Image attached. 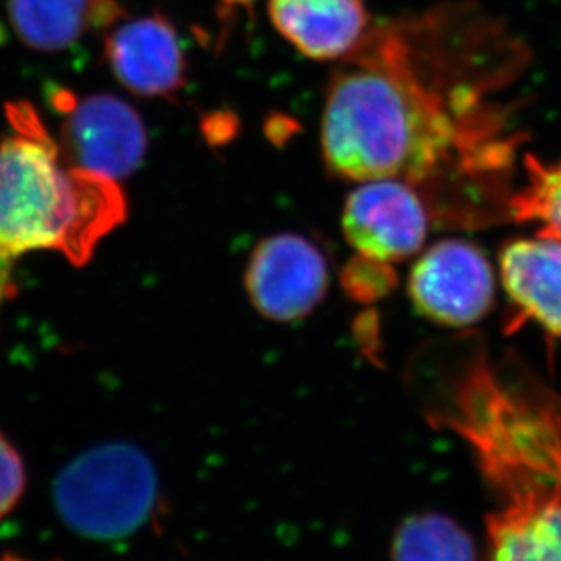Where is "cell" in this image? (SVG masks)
I'll use <instances>...</instances> for the list:
<instances>
[{"label":"cell","mask_w":561,"mask_h":561,"mask_svg":"<svg viewBox=\"0 0 561 561\" xmlns=\"http://www.w3.org/2000/svg\"><path fill=\"white\" fill-rule=\"evenodd\" d=\"M327 87L321 150L335 178L398 179L450 227L508 219L524 136L500 93L529 49L470 2L368 27Z\"/></svg>","instance_id":"obj_1"},{"label":"cell","mask_w":561,"mask_h":561,"mask_svg":"<svg viewBox=\"0 0 561 561\" xmlns=\"http://www.w3.org/2000/svg\"><path fill=\"white\" fill-rule=\"evenodd\" d=\"M428 352L411 378L426 421L469 445L496 500L486 561H561V396L480 341Z\"/></svg>","instance_id":"obj_2"},{"label":"cell","mask_w":561,"mask_h":561,"mask_svg":"<svg viewBox=\"0 0 561 561\" xmlns=\"http://www.w3.org/2000/svg\"><path fill=\"white\" fill-rule=\"evenodd\" d=\"M10 119L0 140V307L24 255L55 250L84 265L126 217L117 181L71 167L27 104L10 106Z\"/></svg>","instance_id":"obj_3"},{"label":"cell","mask_w":561,"mask_h":561,"mask_svg":"<svg viewBox=\"0 0 561 561\" xmlns=\"http://www.w3.org/2000/svg\"><path fill=\"white\" fill-rule=\"evenodd\" d=\"M161 483L142 448L103 443L77 456L57 476L55 505L65 524L88 540L117 541L142 529L156 513Z\"/></svg>","instance_id":"obj_4"},{"label":"cell","mask_w":561,"mask_h":561,"mask_svg":"<svg viewBox=\"0 0 561 561\" xmlns=\"http://www.w3.org/2000/svg\"><path fill=\"white\" fill-rule=\"evenodd\" d=\"M54 104L62 115L60 150L71 167L119 181L145 161L148 131L136 108L123 99L108 93L77 99L57 92Z\"/></svg>","instance_id":"obj_5"},{"label":"cell","mask_w":561,"mask_h":561,"mask_svg":"<svg viewBox=\"0 0 561 561\" xmlns=\"http://www.w3.org/2000/svg\"><path fill=\"white\" fill-rule=\"evenodd\" d=\"M494 272L480 247L445 239L426 250L409 277L412 307L432 323L463 329L494 305Z\"/></svg>","instance_id":"obj_6"},{"label":"cell","mask_w":561,"mask_h":561,"mask_svg":"<svg viewBox=\"0 0 561 561\" xmlns=\"http://www.w3.org/2000/svg\"><path fill=\"white\" fill-rule=\"evenodd\" d=\"M329 263L323 252L297 233H277L255 247L244 285L263 318L294 323L307 318L329 291Z\"/></svg>","instance_id":"obj_7"},{"label":"cell","mask_w":561,"mask_h":561,"mask_svg":"<svg viewBox=\"0 0 561 561\" xmlns=\"http://www.w3.org/2000/svg\"><path fill=\"white\" fill-rule=\"evenodd\" d=\"M431 227V210L412 184L398 179L359 183L345 201L341 228L357 254L396 263L416 254Z\"/></svg>","instance_id":"obj_8"},{"label":"cell","mask_w":561,"mask_h":561,"mask_svg":"<svg viewBox=\"0 0 561 561\" xmlns=\"http://www.w3.org/2000/svg\"><path fill=\"white\" fill-rule=\"evenodd\" d=\"M106 59L117 81L142 98H172L186 84V59L167 16H140L106 37Z\"/></svg>","instance_id":"obj_9"},{"label":"cell","mask_w":561,"mask_h":561,"mask_svg":"<svg viewBox=\"0 0 561 561\" xmlns=\"http://www.w3.org/2000/svg\"><path fill=\"white\" fill-rule=\"evenodd\" d=\"M268 15L288 43L313 60H340L368 32L363 0H268Z\"/></svg>","instance_id":"obj_10"},{"label":"cell","mask_w":561,"mask_h":561,"mask_svg":"<svg viewBox=\"0 0 561 561\" xmlns=\"http://www.w3.org/2000/svg\"><path fill=\"white\" fill-rule=\"evenodd\" d=\"M503 286L516 310L511 329L535 321L561 337V241L518 239L502 252Z\"/></svg>","instance_id":"obj_11"},{"label":"cell","mask_w":561,"mask_h":561,"mask_svg":"<svg viewBox=\"0 0 561 561\" xmlns=\"http://www.w3.org/2000/svg\"><path fill=\"white\" fill-rule=\"evenodd\" d=\"M8 15L26 46L60 51L92 30L114 26L123 10L117 0H8Z\"/></svg>","instance_id":"obj_12"},{"label":"cell","mask_w":561,"mask_h":561,"mask_svg":"<svg viewBox=\"0 0 561 561\" xmlns=\"http://www.w3.org/2000/svg\"><path fill=\"white\" fill-rule=\"evenodd\" d=\"M390 561H478L469 533L450 516L421 513L396 529Z\"/></svg>","instance_id":"obj_13"},{"label":"cell","mask_w":561,"mask_h":561,"mask_svg":"<svg viewBox=\"0 0 561 561\" xmlns=\"http://www.w3.org/2000/svg\"><path fill=\"white\" fill-rule=\"evenodd\" d=\"M524 183L514 188L508 219L540 225V236L561 241V159L524 157Z\"/></svg>","instance_id":"obj_14"},{"label":"cell","mask_w":561,"mask_h":561,"mask_svg":"<svg viewBox=\"0 0 561 561\" xmlns=\"http://www.w3.org/2000/svg\"><path fill=\"white\" fill-rule=\"evenodd\" d=\"M398 276L390 263L357 254L341 272V285L346 294L359 302H374L394 290Z\"/></svg>","instance_id":"obj_15"},{"label":"cell","mask_w":561,"mask_h":561,"mask_svg":"<svg viewBox=\"0 0 561 561\" xmlns=\"http://www.w3.org/2000/svg\"><path fill=\"white\" fill-rule=\"evenodd\" d=\"M26 485L24 465L15 448L0 434V518L21 500Z\"/></svg>","instance_id":"obj_16"}]
</instances>
